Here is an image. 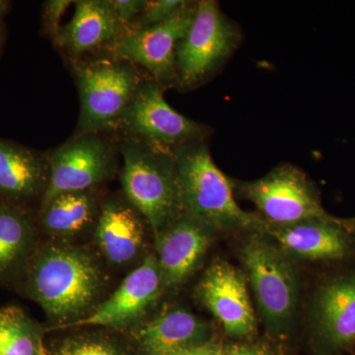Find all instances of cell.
Masks as SVG:
<instances>
[{"instance_id": "cell-5", "label": "cell", "mask_w": 355, "mask_h": 355, "mask_svg": "<svg viewBox=\"0 0 355 355\" xmlns=\"http://www.w3.org/2000/svg\"><path fill=\"white\" fill-rule=\"evenodd\" d=\"M80 96V133L118 127L140 83L139 72L123 60H97L76 65Z\"/></svg>"}, {"instance_id": "cell-2", "label": "cell", "mask_w": 355, "mask_h": 355, "mask_svg": "<svg viewBox=\"0 0 355 355\" xmlns=\"http://www.w3.org/2000/svg\"><path fill=\"white\" fill-rule=\"evenodd\" d=\"M182 214L216 232L245 230L263 232L260 216L245 211L236 202L234 184L217 167L205 141L175 150Z\"/></svg>"}, {"instance_id": "cell-10", "label": "cell", "mask_w": 355, "mask_h": 355, "mask_svg": "<svg viewBox=\"0 0 355 355\" xmlns=\"http://www.w3.org/2000/svg\"><path fill=\"white\" fill-rule=\"evenodd\" d=\"M197 4L186 1L164 22L128 30L112 43V51L121 60L144 67L163 87L177 83V46L193 22Z\"/></svg>"}, {"instance_id": "cell-13", "label": "cell", "mask_w": 355, "mask_h": 355, "mask_svg": "<svg viewBox=\"0 0 355 355\" xmlns=\"http://www.w3.org/2000/svg\"><path fill=\"white\" fill-rule=\"evenodd\" d=\"M214 231L182 214L156 238L163 287L184 284L200 265L211 244Z\"/></svg>"}, {"instance_id": "cell-11", "label": "cell", "mask_w": 355, "mask_h": 355, "mask_svg": "<svg viewBox=\"0 0 355 355\" xmlns=\"http://www.w3.org/2000/svg\"><path fill=\"white\" fill-rule=\"evenodd\" d=\"M197 293L226 335L237 340H250L256 335V317L246 279L234 266L222 261L212 263L200 279Z\"/></svg>"}, {"instance_id": "cell-6", "label": "cell", "mask_w": 355, "mask_h": 355, "mask_svg": "<svg viewBox=\"0 0 355 355\" xmlns=\"http://www.w3.org/2000/svg\"><path fill=\"white\" fill-rule=\"evenodd\" d=\"M241 32L214 0L198 1L195 17L176 50L177 83L191 88L202 83L232 55Z\"/></svg>"}, {"instance_id": "cell-18", "label": "cell", "mask_w": 355, "mask_h": 355, "mask_svg": "<svg viewBox=\"0 0 355 355\" xmlns=\"http://www.w3.org/2000/svg\"><path fill=\"white\" fill-rule=\"evenodd\" d=\"M123 27L112 0H80L76 2L71 21L60 27L55 42L70 55H79L103 44L114 43Z\"/></svg>"}, {"instance_id": "cell-3", "label": "cell", "mask_w": 355, "mask_h": 355, "mask_svg": "<svg viewBox=\"0 0 355 355\" xmlns=\"http://www.w3.org/2000/svg\"><path fill=\"white\" fill-rule=\"evenodd\" d=\"M121 153L123 191L156 239L182 214L175 153L130 137L121 144Z\"/></svg>"}, {"instance_id": "cell-27", "label": "cell", "mask_w": 355, "mask_h": 355, "mask_svg": "<svg viewBox=\"0 0 355 355\" xmlns=\"http://www.w3.org/2000/svg\"><path fill=\"white\" fill-rule=\"evenodd\" d=\"M219 355H279L270 345L261 343H240L222 345Z\"/></svg>"}, {"instance_id": "cell-24", "label": "cell", "mask_w": 355, "mask_h": 355, "mask_svg": "<svg viewBox=\"0 0 355 355\" xmlns=\"http://www.w3.org/2000/svg\"><path fill=\"white\" fill-rule=\"evenodd\" d=\"M183 0H150L146 1L132 29L140 30L157 25L169 19L184 6Z\"/></svg>"}, {"instance_id": "cell-4", "label": "cell", "mask_w": 355, "mask_h": 355, "mask_svg": "<svg viewBox=\"0 0 355 355\" xmlns=\"http://www.w3.org/2000/svg\"><path fill=\"white\" fill-rule=\"evenodd\" d=\"M240 257L266 328L277 336L291 331L299 297L297 272L287 256L265 232H252Z\"/></svg>"}, {"instance_id": "cell-16", "label": "cell", "mask_w": 355, "mask_h": 355, "mask_svg": "<svg viewBox=\"0 0 355 355\" xmlns=\"http://www.w3.org/2000/svg\"><path fill=\"white\" fill-rule=\"evenodd\" d=\"M144 220L130 202L109 200L103 205L95 241L109 263L123 266L139 258L146 245Z\"/></svg>"}, {"instance_id": "cell-9", "label": "cell", "mask_w": 355, "mask_h": 355, "mask_svg": "<svg viewBox=\"0 0 355 355\" xmlns=\"http://www.w3.org/2000/svg\"><path fill=\"white\" fill-rule=\"evenodd\" d=\"M113 147L96 132L79 133L48 157V182L43 205L60 193L85 191L113 176Z\"/></svg>"}, {"instance_id": "cell-26", "label": "cell", "mask_w": 355, "mask_h": 355, "mask_svg": "<svg viewBox=\"0 0 355 355\" xmlns=\"http://www.w3.org/2000/svg\"><path fill=\"white\" fill-rule=\"evenodd\" d=\"M144 0H112L114 12L123 26L133 25L146 6Z\"/></svg>"}, {"instance_id": "cell-21", "label": "cell", "mask_w": 355, "mask_h": 355, "mask_svg": "<svg viewBox=\"0 0 355 355\" xmlns=\"http://www.w3.org/2000/svg\"><path fill=\"white\" fill-rule=\"evenodd\" d=\"M34 227L22 210L0 207V279H6L27 263L31 256Z\"/></svg>"}, {"instance_id": "cell-19", "label": "cell", "mask_w": 355, "mask_h": 355, "mask_svg": "<svg viewBox=\"0 0 355 355\" xmlns=\"http://www.w3.org/2000/svg\"><path fill=\"white\" fill-rule=\"evenodd\" d=\"M48 166L24 147L0 140V193L11 198H26L46 183Z\"/></svg>"}, {"instance_id": "cell-1", "label": "cell", "mask_w": 355, "mask_h": 355, "mask_svg": "<svg viewBox=\"0 0 355 355\" xmlns=\"http://www.w3.org/2000/svg\"><path fill=\"white\" fill-rule=\"evenodd\" d=\"M26 266V291L55 321L83 319L101 293V268L83 248L49 243Z\"/></svg>"}, {"instance_id": "cell-30", "label": "cell", "mask_w": 355, "mask_h": 355, "mask_svg": "<svg viewBox=\"0 0 355 355\" xmlns=\"http://www.w3.org/2000/svg\"><path fill=\"white\" fill-rule=\"evenodd\" d=\"M4 2L0 1V16H1L2 12L4 10Z\"/></svg>"}, {"instance_id": "cell-12", "label": "cell", "mask_w": 355, "mask_h": 355, "mask_svg": "<svg viewBox=\"0 0 355 355\" xmlns=\"http://www.w3.org/2000/svg\"><path fill=\"white\" fill-rule=\"evenodd\" d=\"M163 288L157 259L155 254H148L110 298L73 324L116 330L133 326L148 312Z\"/></svg>"}, {"instance_id": "cell-15", "label": "cell", "mask_w": 355, "mask_h": 355, "mask_svg": "<svg viewBox=\"0 0 355 355\" xmlns=\"http://www.w3.org/2000/svg\"><path fill=\"white\" fill-rule=\"evenodd\" d=\"M315 334L324 352L335 354L355 342V275L322 287L315 300Z\"/></svg>"}, {"instance_id": "cell-20", "label": "cell", "mask_w": 355, "mask_h": 355, "mask_svg": "<svg viewBox=\"0 0 355 355\" xmlns=\"http://www.w3.org/2000/svg\"><path fill=\"white\" fill-rule=\"evenodd\" d=\"M97 217L95 198L85 191L60 193L42 209V227L60 239L74 237L88 228Z\"/></svg>"}, {"instance_id": "cell-23", "label": "cell", "mask_w": 355, "mask_h": 355, "mask_svg": "<svg viewBox=\"0 0 355 355\" xmlns=\"http://www.w3.org/2000/svg\"><path fill=\"white\" fill-rule=\"evenodd\" d=\"M55 355H128L116 343L97 336H77L58 345Z\"/></svg>"}, {"instance_id": "cell-8", "label": "cell", "mask_w": 355, "mask_h": 355, "mask_svg": "<svg viewBox=\"0 0 355 355\" xmlns=\"http://www.w3.org/2000/svg\"><path fill=\"white\" fill-rule=\"evenodd\" d=\"M164 87L156 81L140 83L119 121L130 139L175 153L202 141L207 128L179 113L166 101Z\"/></svg>"}, {"instance_id": "cell-7", "label": "cell", "mask_w": 355, "mask_h": 355, "mask_svg": "<svg viewBox=\"0 0 355 355\" xmlns=\"http://www.w3.org/2000/svg\"><path fill=\"white\" fill-rule=\"evenodd\" d=\"M240 191L256 205L268 225L286 226L333 217L322 207L314 184L293 165H280L260 179L242 183Z\"/></svg>"}, {"instance_id": "cell-22", "label": "cell", "mask_w": 355, "mask_h": 355, "mask_svg": "<svg viewBox=\"0 0 355 355\" xmlns=\"http://www.w3.org/2000/svg\"><path fill=\"white\" fill-rule=\"evenodd\" d=\"M0 355H48L41 327L16 306L0 308Z\"/></svg>"}, {"instance_id": "cell-28", "label": "cell", "mask_w": 355, "mask_h": 355, "mask_svg": "<svg viewBox=\"0 0 355 355\" xmlns=\"http://www.w3.org/2000/svg\"><path fill=\"white\" fill-rule=\"evenodd\" d=\"M222 345H221V343L210 340L209 342L198 345V347H191V349L181 350V352L168 355H219L221 352Z\"/></svg>"}, {"instance_id": "cell-29", "label": "cell", "mask_w": 355, "mask_h": 355, "mask_svg": "<svg viewBox=\"0 0 355 355\" xmlns=\"http://www.w3.org/2000/svg\"><path fill=\"white\" fill-rule=\"evenodd\" d=\"M343 223L347 229H350V230L355 232V218L349 219V220H343Z\"/></svg>"}, {"instance_id": "cell-14", "label": "cell", "mask_w": 355, "mask_h": 355, "mask_svg": "<svg viewBox=\"0 0 355 355\" xmlns=\"http://www.w3.org/2000/svg\"><path fill=\"white\" fill-rule=\"evenodd\" d=\"M263 232L291 259L336 260L343 259L350 251L347 229L343 220L335 217L311 219L286 226L266 224Z\"/></svg>"}, {"instance_id": "cell-17", "label": "cell", "mask_w": 355, "mask_h": 355, "mask_svg": "<svg viewBox=\"0 0 355 355\" xmlns=\"http://www.w3.org/2000/svg\"><path fill=\"white\" fill-rule=\"evenodd\" d=\"M209 324L182 307L161 312L140 327L135 338L144 355H168L211 340Z\"/></svg>"}, {"instance_id": "cell-25", "label": "cell", "mask_w": 355, "mask_h": 355, "mask_svg": "<svg viewBox=\"0 0 355 355\" xmlns=\"http://www.w3.org/2000/svg\"><path fill=\"white\" fill-rule=\"evenodd\" d=\"M72 2L69 0H50L44 3V20L53 37L60 30V20Z\"/></svg>"}]
</instances>
